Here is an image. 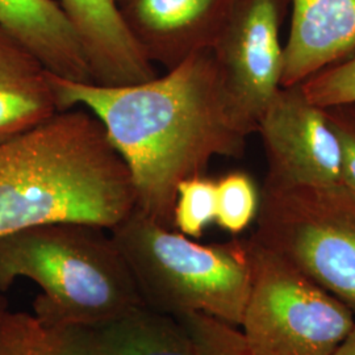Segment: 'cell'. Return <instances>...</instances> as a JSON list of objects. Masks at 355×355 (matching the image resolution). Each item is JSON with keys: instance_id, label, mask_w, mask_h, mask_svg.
<instances>
[{"instance_id": "cell-1", "label": "cell", "mask_w": 355, "mask_h": 355, "mask_svg": "<svg viewBox=\"0 0 355 355\" xmlns=\"http://www.w3.org/2000/svg\"><path fill=\"white\" fill-rule=\"evenodd\" d=\"M60 110L95 114L127 166L136 208L173 228L178 186L216 157L241 158L250 136L229 104L212 51L146 82L107 87L49 73Z\"/></svg>"}, {"instance_id": "cell-2", "label": "cell", "mask_w": 355, "mask_h": 355, "mask_svg": "<svg viewBox=\"0 0 355 355\" xmlns=\"http://www.w3.org/2000/svg\"><path fill=\"white\" fill-rule=\"evenodd\" d=\"M135 208L127 166L86 108L0 139V236L55 223L111 230Z\"/></svg>"}, {"instance_id": "cell-3", "label": "cell", "mask_w": 355, "mask_h": 355, "mask_svg": "<svg viewBox=\"0 0 355 355\" xmlns=\"http://www.w3.org/2000/svg\"><path fill=\"white\" fill-rule=\"evenodd\" d=\"M20 278L41 288L35 316L48 324L87 328L145 304L111 233L96 225L55 223L0 236V291Z\"/></svg>"}, {"instance_id": "cell-4", "label": "cell", "mask_w": 355, "mask_h": 355, "mask_svg": "<svg viewBox=\"0 0 355 355\" xmlns=\"http://www.w3.org/2000/svg\"><path fill=\"white\" fill-rule=\"evenodd\" d=\"M145 305L241 325L252 272L245 240L203 245L137 208L110 230Z\"/></svg>"}, {"instance_id": "cell-5", "label": "cell", "mask_w": 355, "mask_h": 355, "mask_svg": "<svg viewBox=\"0 0 355 355\" xmlns=\"http://www.w3.org/2000/svg\"><path fill=\"white\" fill-rule=\"evenodd\" d=\"M252 237L355 315V199L341 186L259 190Z\"/></svg>"}, {"instance_id": "cell-6", "label": "cell", "mask_w": 355, "mask_h": 355, "mask_svg": "<svg viewBox=\"0 0 355 355\" xmlns=\"http://www.w3.org/2000/svg\"><path fill=\"white\" fill-rule=\"evenodd\" d=\"M242 334L253 355H333L355 327L349 306L253 237Z\"/></svg>"}, {"instance_id": "cell-7", "label": "cell", "mask_w": 355, "mask_h": 355, "mask_svg": "<svg viewBox=\"0 0 355 355\" xmlns=\"http://www.w3.org/2000/svg\"><path fill=\"white\" fill-rule=\"evenodd\" d=\"M288 7L290 0H234L211 49L229 104L249 135L282 89L280 28Z\"/></svg>"}, {"instance_id": "cell-8", "label": "cell", "mask_w": 355, "mask_h": 355, "mask_svg": "<svg viewBox=\"0 0 355 355\" xmlns=\"http://www.w3.org/2000/svg\"><path fill=\"white\" fill-rule=\"evenodd\" d=\"M266 154L263 184L340 186L341 154L325 108L309 102L302 86L282 87L258 121Z\"/></svg>"}, {"instance_id": "cell-9", "label": "cell", "mask_w": 355, "mask_h": 355, "mask_svg": "<svg viewBox=\"0 0 355 355\" xmlns=\"http://www.w3.org/2000/svg\"><path fill=\"white\" fill-rule=\"evenodd\" d=\"M121 4L146 58L167 71L214 48L234 0H125Z\"/></svg>"}, {"instance_id": "cell-10", "label": "cell", "mask_w": 355, "mask_h": 355, "mask_svg": "<svg viewBox=\"0 0 355 355\" xmlns=\"http://www.w3.org/2000/svg\"><path fill=\"white\" fill-rule=\"evenodd\" d=\"M76 31L91 80L129 86L158 76L123 16L119 0H57Z\"/></svg>"}, {"instance_id": "cell-11", "label": "cell", "mask_w": 355, "mask_h": 355, "mask_svg": "<svg viewBox=\"0 0 355 355\" xmlns=\"http://www.w3.org/2000/svg\"><path fill=\"white\" fill-rule=\"evenodd\" d=\"M290 6L282 87L299 86L355 54V0H290Z\"/></svg>"}, {"instance_id": "cell-12", "label": "cell", "mask_w": 355, "mask_h": 355, "mask_svg": "<svg viewBox=\"0 0 355 355\" xmlns=\"http://www.w3.org/2000/svg\"><path fill=\"white\" fill-rule=\"evenodd\" d=\"M0 29L51 76L92 82L76 31L57 0H0Z\"/></svg>"}, {"instance_id": "cell-13", "label": "cell", "mask_w": 355, "mask_h": 355, "mask_svg": "<svg viewBox=\"0 0 355 355\" xmlns=\"http://www.w3.org/2000/svg\"><path fill=\"white\" fill-rule=\"evenodd\" d=\"M58 111L46 69L0 29V139L35 127Z\"/></svg>"}, {"instance_id": "cell-14", "label": "cell", "mask_w": 355, "mask_h": 355, "mask_svg": "<svg viewBox=\"0 0 355 355\" xmlns=\"http://www.w3.org/2000/svg\"><path fill=\"white\" fill-rule=\"evenodd\" d=\"M86 331L98 355H195L183 324L145 304Z\"/></svg>"}, {"instance_id": "cell-15", "label": "cell", "mask_w": 355, "mask_h": 355, "mask_svg": "<svg viewBox=\"0 0 355 355\" xmlns=\"http://www.w3.org/2000/svg\"><path fill=\"white\" fill-rule=\"evenodd\" d=\"M217 225L232 236H240L252 225L259 208V190L253 178L232 171L216 180Z\"/></svg>"}, {"instance_id": "cell-16", "label": "cell", "mask_w": 355, "mask_h": 355, "mask_svg": "<svg viewBox=\"0 0 355 355\" xmlns=\"http://www.w3.org/2000/svg\"><path fill=\"white\" fill-rule=\"evenodd\" d=\"M216 180L205 175L189 178L178 186L173 228L190 239H200L216 220Z\"/></svg>"}, {"instance_id": "cell-17", "label": "cell", "mask_w": 355, "mask_h": 355, "mask_svg": "<svg viewBox=\"0 0 355 355\" xmlns=\"http://www.w3.org/2000/svg\"><path fill=\"white\" fill-rule=\"evenodd\" d=\"M177 318L190 334L195 355H253L239 327L203 313Z\"/></svg>"}, {"instance_id": "cell-18", "label": "cell", "mask_w": 355, "mask_h": 355, "mask_svg": "<svg viewBox=\"0 0 355 355\" xmlns=\"http://www.w3.org/2000/svg\"><path fill=\"white\" fill-rule=\"evenodd\" d=\"M306 99L322 108L355 104V54L300 85Z\"/></svg>"}, {"instance_id": "cell-19", "label": "cell", "mask_w": 355, "mask_h": 355, "mask_svg": "<svg viewBox=\"0 0 355 355\" xmlns=\"http://www.w3.org/2000/svg\"><path fill=\"white\" fill-rule=\"evenodd\" d=\"M31 343L35 355H98L85 327L48 324L31 318Z\"/></svg>"}, {"instance_id": "cell-20", "label": "cell", "mask_w": 355, "mask_h": 355, "mask_svg": "<svg viewBox=\"0 0 355 355\" xmlns=\"http://www.w3.org/2000/svg\"><path fill=\"white\" fill-rule=\"evenodd\" d=\"M341 154L340 186L355 199V104L325 108Z\"/></svg>"}, {"instance_id": "cell-21", "label": "cell", "mask_w": 355, "mask_h": 355, "mask_svg": "<svg viewBox=\"0 0 355 355\" xmlns=\"http://www.w3.org/2000/svg\"><path fill=\"white\" fill-rule=\"evenodd\" d=\"M31 315L0 313V355H35L31 343Z\"/></svg>"}, {"instance_id": "cell-22", "label": "cell", "mask_w": 355, "mask_h": 355, "mask_svg": "<svg viewBox=\"0 0 355 355\" xmlns=\"http://www.w3.org/2000/svg\"><path fill=\"white\" fill-rule=\"evenodd\" d=\"M333 355H355V327Z\"/></svg>"}, {"instance_id": "cell-23", "label": "cell", "mask_w": 355, "mask_h": 355, "mask_svg": "<svg viewBox=\"0 0 355 355\" xmlns=\"http://www.w3.org/2000/svg\"><path fill=\"white\" fill-rule=\"evenodd\" d=\"M4 309H6V304H4V303H3V300L0 299V313H1Z\"/></svg>"}, {"instance_id": "cell-24", "label": "cell", "mask_w": 355, "mask_h": 355, "mask_svg": "<svg viewBox=\"0 0 355 355\" xmlns=\"http://www.w3.org/2000/svg\"><path fill=\"white\" fill-rule=\"evenodd\" d=\"M123 1H125V0H119V3H120V4H121V3H123Z\"/></svg>"}]
</instances>
